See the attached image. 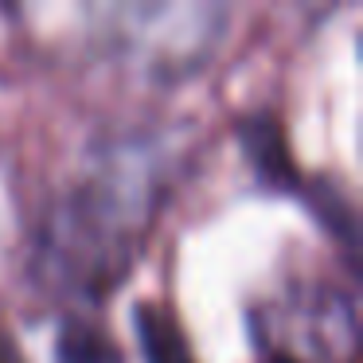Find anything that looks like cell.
I'll list each match as a JSON object with an SVG mask.
<instances>
[{
	"instance_id": "1",
	"label": "cell",
	"mask_w": 363,
	"mask_h": 363,
	"mask_svg": "<svg viewBox=\"0 0 363 363\" xmlns=\"http://www.w3.org/2000/svg\"><path fill=\"white\" fill-rule=\"evenodd\" d=\"M160 176L145 149L102 157L43 223L35 266L67 297H102L125 277L149 235Z\"/></svg>"
},
{
	"instance_id": "2",
	"label": "cell",
	"mask_w": 363,
	"mask_h": 363,
	"mask_svg": "<svg viewBox=\"0 0 363 363\" xmlns=\"http://www.w3.org/2000/svg\"><path fill=\"white\" fill-rule=\"evenodd\" d=\"M133 328H137V340H141L145 363H196L191 344L172 308L157 305V301H141L133 308Z\"/></svg>"
},
{
	"instance_id": "5",
	"label": "cell",
	"mask_w": 363,
	"mask_h": 363,
	"mask_svg": "<svg viewBox=\"0 0 363 363\" xmlns=\"http://www.w3.org/2000/svg\"><path fill=\"white\" fill-rule=\"evenodd\" d=\"M266 363H297V359H293V355H281V352H274Z\"/></svg>"
},
{
	"instance_id": "3",
	"label": "cell",
	"mask_w": 363,
	"mask_h": 363,
	"mask_svg": "<svg viewBox=\"0 0 363 363\" xmlns=\"http://www.w3.org/2000/svg\"><path fill=\"white\" fill-rule=\"evenodd\" d=\"M55 359L59 363H125V355H121L118 340L98 320H90L82 313H71L59 324Z\"/></svg>"
},
{
	"instance_id": "4",
	"label": "cell",
	"mask_w": 363,
	"mask_h": 363,
	"mask_svg": "<svg viewBox=\"0 0 363 363\" xmlns=\"http://www.w3.org/2000/svg\"><path fill=\"white\" fill-rule=\"evenodd\" d=\"M0 363H28L24 355H20V347L12 344V340L4 336V332H0Z\"/></svg>"
}]
</instances>
